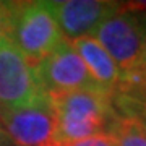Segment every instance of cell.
Masks as SVG:
<instances>
[{
	"label": "cell",
	"mask_w": 146,
	"mask_h": 146,
	"mask_svg": "<svg viewBox=\"0 0 146 146\" xmlns=\"http://www.w3.org/2000/svg\"><path fill=\"white\" fill-rule=\"evenodd\" d=\"M57 119V146L110 133L120 115L115 112L110 96L102 91H68L50 94Z\"/></svg>",
	"instance_id": "1"
},
{
	"label": "cell",
	"mask_w": 146,
	"mask_h": 146,
	"mask_svg": "<svg viewBox=\"0 0 146 146\" xmlns=\"http://www.w3.org/2000/svg\"><path fill=\"white\" fill-rule=\"evenodd\" d=\"M33 67L67 41L47 2H10L8 36Z\"/></svg>",
	"instance_id": "2"
},
{
	"label": "cell",
	"mask_w": 146,
	"mask_h": 146,
	"mask_svg": "<svg viewBox=\"0 0 146 146\" xmlns=\"http://www.w3.org/2000/svg\"><path fill=\"white\" fill-rule=\"evenodd\" d=\"M0 125L13 146H57V119L50 94L23 107H0Z\"/></svg>",
	"instance_id": "3"
},
{
	"label": "cell",
	"mask_w": 146,
	"mask_h": 146,
	"mask_svg": "<svg viewBox=\"0 0 146 146\" xmlns=\"http://www.w3.org/2000/svg\"><path fill=\"white\" fill-rule=\"evenodd\" d=\"M104 47L122 73L138 67L146 39V15L125 11L106 20L91 34Z\"/></svg>",
	"instance_id": "4"
},
{
	"label": "cell",
	"mask_w": 146,
	"mask_h": 146,
	"mask_svg": "<svg viewBox=\"0 0 146 146\" xmlns=\"http://www.w3.org/2000/svg\"><path fill=\"white\" fill-rule=\"evenodd\" d=\"M34 73L42 91L47 94H60L78 89L106 93L94 81L70 41H65L50 55L34 65Z\"/></svg>",
	"instance_id": "5"
},
{
	"label": "cell",
	"mask_w": 146,
	"mask_h": 146,
	"mask_svg": "<svg viewBox=\"0 0 146 146\" xmlns=\"http://www.w3.org/2000/svg\"><path fill=\"white\" fill-rule=\"evenodd\" d=\"M42 94L34 67L10 39H3L0 42V107H23Z\"/></svg>",
	"instance_id": "6"
},
{
	"label": "cell",
	"mask_w": 146,
	"mask_h": 146,
	"mask_svg": "<svg viewBox=\"0 0 146 146\" xmlns=\"http://www.w3.org/2000/svg\"><path fill=\"white\" fill-rule=\"evenodd\" d=\"M123 2L112 0H50L47 5L54 13L67 41L91 36L106 20L122 11Z\"/></svg>",
	"instance_id": "7"
},
{
	"label": "cell",
	"mask_w": 146,
	"mask_h": 146,
	"mask_svg": "<svg viewBox=\"0 0 146 146\" xmlns=\"http://www.w3.org/2000/svg\"><path fill=\"white\" fill-rule=\"evenodd\" d=\"M72 46L75 47L76 54L86 65L94 81L109 96H112L120 84L122 70L117 67V63L112 60V57L104 50V47L91 36L75 39V41H72Z\"/></svg>",
	"instance_id": "8"
},
{
	"label": "cell",
	"mask_w": 146,
	"mask_h": 146,
	"mask_svg": "<svg viewBox=\"0 0 146 146\" xmlns=\"http://www.w3.org/2000/svg\"><path fill=\"white\" fill-rule=\"evenodd\" d=\"M110 101L117 114L130 106L146 101V39L138 67L127 73H122L120 84L110 96Z\"/></svg>",
	"instance_id": "9"
},
{
	"label": "cell",
	"mask_w": 146,
	"mask_h": 146,
	"mask_svg": "<svg viewBox=\"0 0 146 146\" xmlns=\"http://www.w3.org/2000/svg\"><path fill=\"white\" fill-rule=\"evenodd\" d=\"M110 135L115 146H146V127L135 119L119 117Z\"/></svg>",
	"instance_id": "10"
},
{
	"label": "cell",
	"mask_w": 146,
	"mask_h": 146,
	"mask_svg": "<svg viewBox=\"0 0 146 146\" xmlns=\"http://www.w3.org/2000/svg\"><path fill=\"white\" fill-rule=\"evenodd\" d=\"M67 146H115V141L110 133H101V135H94L84 140L70 143Z\"/></svg>",
	"instance_id": "11"
},
{
	"label": "cell",
	"mask_w": 146,
	"mask_h": 146,
	"mask_svg": "<svg viewBox=\"0 0 146 146\" xmlns=\"http://www.w3.org/2000/svg\"><path fill=\"white\" fill-rule=\"evenodd\" d=\"M120 117H128V119H135L138 120L140 123L146 127V101L145 102H140V104H135V106H130L127 107L125 110L120 112Z\"/></svg>",
	"instance_id": "12"
},
{
	"label": "cell",
	"mask_w": 146,
	"mask_h": 146,
	"mask_svg": "<svg viewBox=\"0 0 146 146\" xmlns=\"http://www.w3.org/2000/svg\"><path fill=\"white\" fill-rule=\"evenodd\" d=\"M8 21H10V2H0V42L8 36Z\"/></svg>",
	"instance_id": "13"
},
{
	"label": "cell",
	"mask_w": 146,
	"mask_h": 146,
	"mask_svg": "<svg viewBox=\"0 0 146 146\" xmlns=\"http://www.w3.org/2000/svg\"><path fill=\"white\" fill-rule=\"evenodd\" d=\"M0 146H13V145H11V141L8 140V136H7V133L3 131L2 125H0Z\"/></svg>",
	"instance_id": "14"
}]
</instances>
